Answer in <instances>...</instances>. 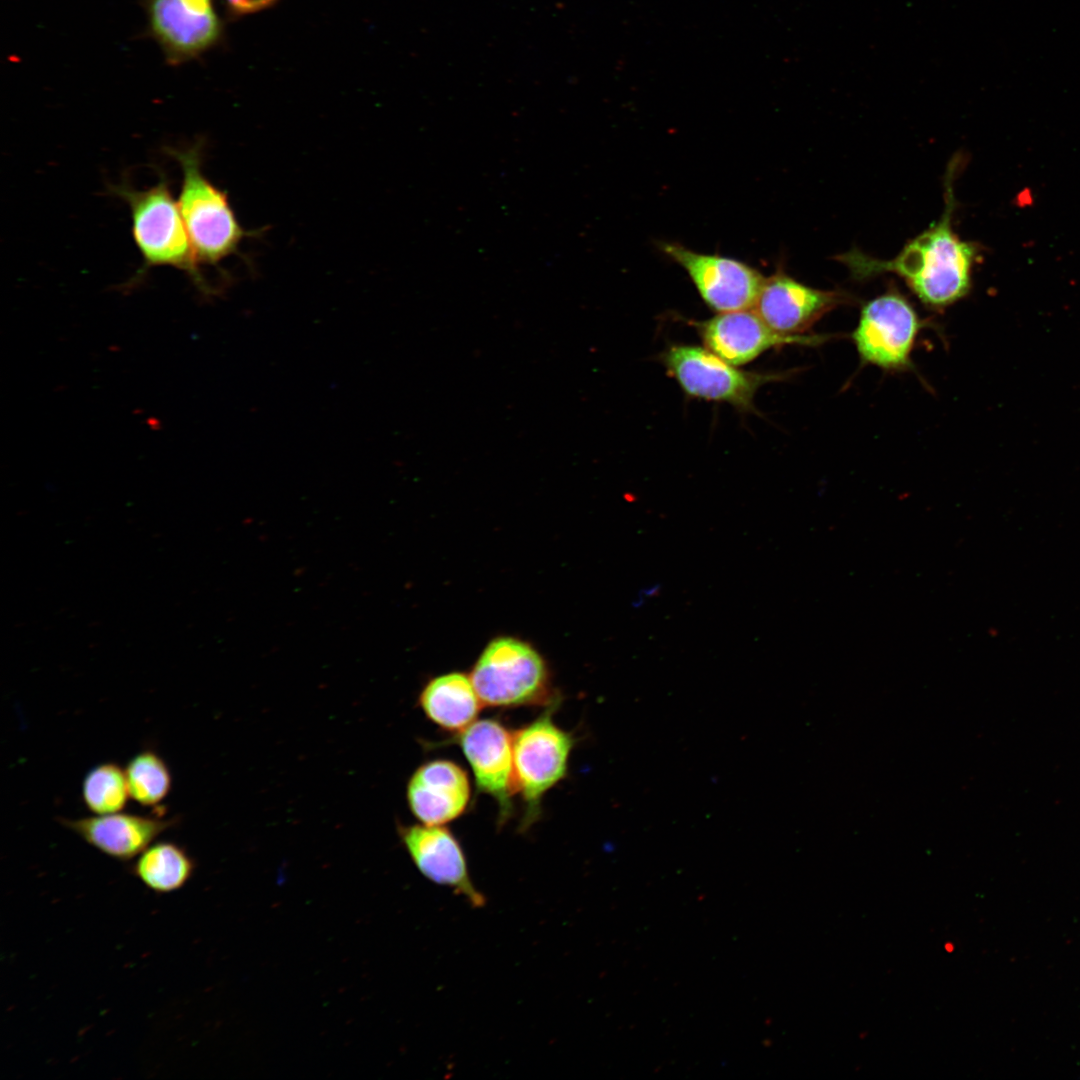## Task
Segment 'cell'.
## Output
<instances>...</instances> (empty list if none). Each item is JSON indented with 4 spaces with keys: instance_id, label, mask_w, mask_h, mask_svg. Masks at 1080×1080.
<instances>
[{
    "instance_id": "cell-1",
    "label": "cell",
    "mask_w": 1080,
    "mask_h": 1080,
    "mask_svg": "<svg viewBox=\"0 0 1080 1080\" xmlns=\"http://www.w3.org/2000/svg\"><path fill=\"white\" fill-rule=\"evenodd\" d=\"M961 159L953 158L945 174V207L941 217L908 241L896 257L882 260L857 248L835 257L853 279L869 280L883 273L902 278L913 294L929 309L941 311L964 298L971 288V272L978 256L973 242L963 241L953 231L956 208L954 180Z\"/></svg>"
},
{
    "instance_id": "cell-2",
    "label": "cell",
    "mask_w": 1080,
    "mask_h": 1080,
    "mask_svg": "<svg viewBox=\"0 0 1080 1080\" xmlns=\"http://www.w3.org/2000/svg\"><path fill=\"white\" fill-rule=\"evenodd\" d=\"M201 141L186 147H167L182 171L178 206L196 258L202 264L218 265L238 253L245 237L251 235L239 224L227 193L217 188L202 170Z\"/></svg>"
},
{
    "instance_id": "cell-3",
    "label": "cell",
    "mask_w": 1080,
    "mask_h": 1080,
    "mask_svg": "<svg viewBox=\"0 0 1080 1080\" xmlns=\"http://www.w3.org/2000/svg\"><path fill=\"white\" fill-rule=\"evenodd\" d=\"M110 191L129 206L133 239L143 258L138 274L143 275L155 266H171L185 271L201 290H212L199 270L178 202L165 175H160L159 181L147 189L138 190L121 183L111 186Z\"/></svg>"
},
{
    "instance_id": "cell-4",
    "label": "cell",
    "mask_w": 1080,
    "mask_h": 1080,
    "mask_svg": "<svg viewBox=\"0 0 1080 1080\" xmlns=\"http://www.w3.org/2000/svg\"><path fill=\"white\" fill-rule=\"evenodd\" d=\"M469 676L482 704L488 706L539 704L551 696L550 672L543 656L513 636L492 639Z\"/></svg>"
},
{
    "instance_id": "cell-5",
    "label": "cell",
    "mask_w": 1080,
    "mask_h": 1080,
    "mask_svg": "<svg viewBox=\"0 0 1080 1080\" xmlns=\"http://www.w3.org/2000/svg\"><path fill=\"white\" fill-rule=\"evenodd\" d=\"M923 326L909 300L891 287L862 306L850 337L863 364L907 371L913 368L911 353Z\"/></svg>"
},
{
    "instance_id": "cell-6",
    "label": "cell",
    "mask_w": 1080,
    "mask_h": 1080,
    "mask_svg": "<svg viewBox=\"0 0 1080 1080\" xmlns=\"http://www.w3.org/2000/svg\"><path fill=\"white\" fill-rule=\"evenodd\" d=\"M662 361L686 394L743 410L752 408L760 386L783 377L740 370L707 348L692 345L671 346Z\"/></svg>"
},
{
    "instance_id": "cell-7",
    "label": "cell",
    "mask_w": 1080,
    "mask_h": 1080,
    "mask_svg": "<svg viewBox=\"0 0 1080 1080\" xmlns=\"http://www.w3.org/2000/svg\"><path fill=\"white\" fill-rule=\"evenodd\" d=\"M552 712L548 709L513 734L515 790L527 804V821L536 815L542 796L565 777L574 745L572 735L554 723Z\"/></svg>"
},
{
    "instance_id": "cell-8",
    "label": "cell",
    "mask_w": 1080,
    "mask_h": 1080,
    "mask_svg": "<svg viewBox=\"0 0 1080 1080\" xmlns=\"http://www.w3.org/2000/svg\"><path fill=\"white\" fill-rule=\"evenodd\" d=\"M661 250L689 275L704 302L718 313L752 309L765 277L736 259L663 242Z\"/></svg>"
},
{
    "instance_id": "cell-9",
    "label": "cell",
    "mask_w": 1080,
    "mask_h": 1080,
    "mask_svg": "<svg viewBox=\"0 0 1080 1080\" xmlns=\"http://www.w3.org/2000/svg\"><path fill=\"white\" fill-rule=\"evenodd\" d=\"M148 28L169 65L192 60L223 34L213 0H146Z\"/></svg>"
},
{
    "instance_id": "cell-10",
    "label": "cell",
    "mask_w": 1080,
    "mask_h": 1080,
    "mask_svg": "<svg viewBox=\"0 0 1080 1080\" xmlns=\"http://www.w3.org/2000/svg\"><path fill=\"white\" fill-rule=\"evenodd\" d=\"M853 300V296L842 290L807 286L779 268L764 279L752 309L773 330L802 335L825 314Z\"/></svg>"
},
{
    "instance_id": "cell-11",
    "label": "cell",
    "mask_w": 1080,
    "mask_h": 1080,
    "mask_svg": "<svg viewBox=\"0 0 1080 1080\" xmlns=\"http://www.w3.org/2000/svg\"><path fill=\"white\" fill-rule=\"evenodd\" d=\"M705 347L731 365L753 361L771 348L818 346L831 335H786L773 330L753 309L718 313L695 324Z\"/></svg>"
},
{
    "instance_id": "cell-12",
    "label": "cell",
    "mask_w": 1080,
    "mask_h": 1080,
    "mask_svg": "<svg viewBox=\"0 0 1080 1080\" xmlns=\"http://www.w3.org/2000/svg\"><path fill=\"white\" fill-rule=\"evenodd\" d=\"M402 842L418 870L428 880L450 888L473 908L487 900L474 885L461 845L442 825H412L400 828Z\"/></svg>"
},
{
    "instance_id": "cell-13",
    "label": "cell",
    "mask_w": 1080,
    "mask_h": 1080,
    "mask_svg": "<svg viewBox=\"0 0 1080 1080\" xmlns=\"http://www.w3.org/2000/svg\"><path fill=\"white\" fill-rule=\"evenodd\" d=\"M462 748L479 791L494 798L506 816L515 790L513 735L493 719L475 720L459 732Z\"/></svg>"
},
{
    "instance_id": "cell-14",
    "label": "cell",
    "mask_w": 1080,
    "mask_h": 1080,
    "mask_svg": "<svg viewBox=\"0 0 1080 1080\" xmlns=\"http://www.w3.org/2000/svg\"><path fill=\"white\" fill-rule=\"evenodd\" d=\"M58 821L103 854L128 861L136 858L164 831L174 826L177 819H165L161 813L146 816L120 811L76 819L59 818Z\"/></svg>"
},
{
    "instance_id": "cell-15",
    "label": "cell",
    "mask_w": 1080,
    "mask_h": 1080,
    "mask_svg": "<svg viewBox=\"0 0 1080 1080\" xmlns=\"http://www.w3.org/2000/svg\"><path fill=\"white\" fill-rule=\"evenodd\" d=\"M407 799L412 813L423 824L443 825L466 809L470 800L468 776L454 762L429 761L410 778Z\"/></svg>"
},
{
    "instance_id": "cell-16",
    "label": "cell",
    "mask_w": 1080,
    "mask_h": 1080,
    "mask_svg": "<svg viewBox=\"0 0 1080 1080\" xmlns=\"http://www.w3.org/2000/svg\"><path fill=\"white\" fill-rule=\"evenodd\" d=\"M419 704L431 721L459 732L476 720L483 705L470 676L461 672L431 679L420 693Z\"/></svg>"
},
{
    "instance_id": "cell-17",
    "label": "cell",
    "mask_w": 1080,
    "mask_h": 1080,
    "mask_svg": "<svg viewBox=\"0 0 1080 1080\" xmlns=\"http://www.w3.org/2000/svg\"><path fill=\"white\" fill-rule=\"evenodd\" d=\"M195 863L186 849L174 842H153L136 858L130 872L148 889L167 894L183 888Z\"/></svg>"
},
{
    "instance_id": "cell-18",
    "label": "cell",
    "mask_w": 1080,
    "mask_h": 1080,
    "mask_svg": "<svg viewBox=\"0 0 1080 1080\" xmlns=\"http://www.w3.org/2000/svg\"><path fill=\"white\" fill-rule=\"evenodd\" d=\"M130 798L142 806H158L169 794L172 775L166 761L153 750L135 754L125 767Z\"/></svg>"
},
{
    "instance_id": "cell-19",
    "label": "cell",
    "mask_w": 1080,
    "mask_h": 1080,
    "mask_svg": "<svg viewBox=\"0 0 1080 1080\" xmlns=\"http://www.w3.org/2000/svg\"><path fill=\"white\" fill-rule=\"evenodd\" d=\"M81 794L84 804L95 815L120 812L130 797L125 769L115 762L96 765L85 775Z\"/></svg>"
},
{
    "instance_id": "cell-20",
    "label": "cell",
    "mask_w": 1080,
    "mask_h": 1080,
    "mask_svg": "<svg viewBox=\"0 0 1080 1080\" xmlns=\"http://www.w3.org/2000/svg\"><path fill=\"white\" fill-rule=\"evenodd\" d=\"M278 0H224L231 16L255 13L274 5Z\"/></svg>"
},
{
    "instance_id": "cell-21",
    "label": "cell",
    "mask_w": 1080,
    "mask_h": 1080,
    "mask_svg": "<svg viewBox=\"0 0 1080 1080\" xmlns=\"http://www.w3.org/2000/svg\"><path fill=\"white\" fill-rule=\"evenodd\" d=\"M659 591H660V585L659 584L650 585V586H648L646 588L641 589L638 592L637 597L634 599L632 605L634 607H636V608L642 606L643 603L647 599H650V598L654 597Z\"/></svg>"
}]
</instances>
